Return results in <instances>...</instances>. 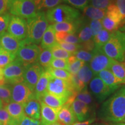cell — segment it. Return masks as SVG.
<instances>
[{"mask_svg": "<svg viewBox=\"0 0 125 125\" xmlns=\"http://www.w3.org/2000/svg\"><path fill=\"white\" fill-rule=\"evenodd\" d=\"M119 10L123 23H125V0H114L113 2ZM124 25V24H123Z\"/></svg>", "mask_w": 125, "mask_h": 125, "instance_id": "obj_47", "label": "cell"}, {"mask_svg": "<svg viewBox=\"0 0 125 125\" xmlns=\"http://www.w3.org/2000/svg\"><path fill=\"white\" fill-rule=\"evenodd\" d=\"M111 3V0H90V4L92 7L104 10H106Z\"/></svg>", "mask_w": 125, "mask_h": 125, "instance_id": "obj_45", "label": "cell"}, {"mask_svg": "<svg viewBox=\"0 0 125 125\" xmlns=\"http://www.w3.org/2000/svg\"><path fill=\"white\" fill-rule=\"evenodd\" d=\"M71 108L78 122L87 121L92 118H96V112L82 101L75 99L71 105Z\"/></svg>", "mask_w": 125, "mask_h": 125, "instance_id": "obj_15", "label": "cell"}, {"mask_svg": "<svg viewBox=\"0 0 125 125\" xmlns=\"http://www.w3.org/2000/svg\"><path fill=\"white\" fill-rule=\"evenodd\" d=\"M41 51L37 45L24 43L16 54L15 59L26 67L37 62Z\"/></svg>", "mask_w": 125, "mask_h": 125, "instance_id": "obj_7", "label": "cell"}, {"mask_svg": "<svg viewBox=\"0 0 125 125\" xmlns=\"http://www.w3.org/2000/svg\"><path fill=\"white\" fill-rule=\"evenodd\" d=\"M31 1H34V2H35V1H37V0H31Z\"/></svg>", "mask_w": 125, "mask_h": 125, "instance_id": "obj_61", "label": "cell"}, {"mask_svg": "<svg viewBox=\"0 0 125 125\" xmlns=\"http://www.w3.org/2000/svg\"><path fill=\"white\" fill-rule=\"evenodd\" d=\"M83 15L90 20H102L105 15V10L87 6L82 9Z\"/></svg>", "mask_w": 125, "mask_h": 125, "instance_id": "obj_25", "label": "cell"}, {"mask_svg": "<svg viewBox=\"0 0 125 125\" xmlns=\"http://www.w3.org/2000/svg\"><path fill=\"white\" fill-rule=\"evenodd\" d=\"M27 22L24 19L11 15L8 32L18 40H24L27 36Z\"/></svg>", "mask_w": 125, "mask_h": 125, "instance_id": "obj_12", "label": "cell"}, {"mask_svg": "<svg viewBox=\"0 0 125 125\" xmlns=\"http://www.w3.org/2000/svg\"><path fill=\"white\" fill-rule=\"evenodd\" d=\"M0 125H1V123H0Z\"/></svg>", "mask_w": 125, "mask_h": 125, "instance_id": "obj_62", "label": "cell"}, {"mask_svg": "<svg viewBox=\"0 0 125 125\" xmlns=\"http://www.w3.org/2000/svg\"><path fill=\"white\" fill-rule=\"evenodd\" d=\"M53 59H68L73 54L62 49L59 45L56 44L51 48Z\"/></svg>", "mask_w": 125, "mask_h": 125, "instance_id": "obj_37", "label": "cell"}, {"mask_svg": "<svg viewBox=\"0 0 125 125\" xmlns=\"http://www.w3.org/2000/svg\"><path fill=\"white\" fill-rule=\"evenodd\" d=\"M44 70L37 62L30 65L25 68L23 82L33 92L35 86Z\"/></svg>", "mask_w": 125, "mask_h": 125, "instance_id": "obj_13", "label": "cell"}, {"mask_svg": "<svg viewBox=\"0 0 125 125\" xmlns=\"http://www.w3.org/2000/svg\"><path fill=\"white\" fill-rule=\"evenodd\" d=\"M79 44L81 45V49L84 50V51L87 52H93L95 49V44L93 41V40L81 42Z\"/></svg>", "mask_w": 125, "mask_h": 125, "instance_id": "obj_48", "label": "cell"}, {"mask_svg": "<svg viewBox=\"0 0 125 125\" xmlns=\"http://www.w3.org/2000/svg\"><path fill=\"white\" fill-rule=\"evenodd\" d=\"M102 51L109 58L123 62L125 55V32L120 30L112 32Z\"/></svg>", "mask_w": 125, "mask_h": 125, "instance_id": "obj_3", "label": "cell"}, {"mask_svg": "<svg viewBox=\"0 0 125 125\" xmlns=\"http://www.w3.org/2000/svg\"><path fill=\"white\" fill-rule=\"evenodd\" d=\"M24 43V40H18L8 32L0 34V46L5 51L15 56Z\"/></svg>", "mask_w": 125, "mask_h": 125, "instance_id": "obj_14", "label": "cell"}, {"mask_svg": "<svg viewBox=\"0 0 125 125\" xmlns=\"http://www.w3.org/2000/svg\"><path fill=\"white\" fill-rule=\"evenodd\" d=\"M71 104L65 103V104L60 109L57 121L63 125H73L77 121L75 115L71 108Z\"/></svg>", "mask_w": 125, "mask_h": 125, "instance_id": "obj_18", "label": "cell"}, {"mask_svg": "<svg viewBox=\"0 0 125 125\" xmlns=\"http://www.w3.org/2000/svg\"><path fill=\"white\" fill-rule=\"evenodd\" d=\"M113 125H125V123L123 122H118L116 123H113Z\"/></svg>", "mask_w": 125, "mask_h": 125, "instance_id": "obj_55", "label": "cell"}, {"mask_svg": "<svg viewBox=\"0 0 125 125\" xmlns=\"http://www.w3.org/2000/svg\"><path fill=\"white\" fill-rule=\"evenodd\" d=\"M47 92L67 101L71 97L77 94L72 86L70 81H67L53 77L48 84Z\"/></svg>", "mask_w": 125, "mask_h": 125, "instance_id": "obj_6", "label": "cell"}, {"mask_svg": "<svg viewBox=\"0 0 125 125\" xmlns=\"http://www.w3.org/2000/svg\"><path fill=\"white\" fill-rule=\"evenodd\" d=\"M95 121H96V118H92L85 121L76 122L73 125H92Z\"/></svg>", "mask_w": 125, "mask_h": 125, "instance_id": "obj_52", "label": "cell"}, {"mask_svg": "<svg viewBox=\"0 0 125 125\" xmlns=\"http://www.w3.org/2000/svg\"><path fill=\"white\" fill-rule=\"evenodd\" d=\"M75 99L85 103L92 109V111L96 112L97 107L96 101L90 92L87 90V86L77 93Z\"/></svg>", "mask_w": 125, "mask_h": 125, "instance_id": "obj_24", "label": "cell"}, {"mask_svg": "<svg viewBox=\"0 0 125 125\" xmlns=\"http://www.w3.org/2000/svg\"><path fill=\"white\" fill-rule=\"evenodd\" d=\"M125 115V85L121 86L111 96L102 103L97 116L105 122H122Z\"/></svg>", "mask_w": 125, "mask_h": 125, "instance_id": "obj_1", "label": "cell"}, {"mask_svg": "<svg viewBox=\"0 0 125 125\" xmlns=\"http://www.w3.org/2000/svg\"><path fill=\"white\" fill-rule=\"evenodd\" d=\"M76 57V58L78 60L83 61L84 62H89L92 60L93 56V52H89L82 49L78 50L73 54Z\"/></svg>", "mask_w": 125, "mask_h": 125, "instance_id": "obj_41", "label": "cell"}, {"mask_svg": "<svg viewBox=\"0 0 125 125\" xmlns=\"http://www.w3.org/2000/svg\"><path fill=\"white\" fill-rule=\"evenodd\" d=\"M63 125L61 124L60 123L58 122H56L54 123H53V124H52V125Z\"/></svg>", "mask_w": 125, "mask_h": 125, "instance_id": "obj_57", "label": "cell"}, {"mask_svg": "<svg viewBox=\"0 0 125 125\" xmlns=\"http://www.w3.org/2000/svg\"><path fill=\"white\" fill-rule=\"evenodd\" d=\"M70 82H71V85L73 89H74V91L76 93H79L83 89L86 87V86H85V84L81 82V81L78 78L77 74H71Z\"/></svg>", "mask_w": 125, "mask_h": 125, "instance_id": "obj_39", "label": "cell"}, {"mask_svg": "<svg viewBox=\"0 0 125 125\" xmlns=\"http://www.w3.org/2000/svg\"><path fill=\"white\" fill-rule=\"evenodd\" d=\"M57 45H59L62 49H64L65 51L70 53L72 54H74L78 50L81 49V45L79 43L78 44H73V43H69L64 42H60L57 43Z\"/></svg>", "mask_w": 125, "mask_h": 125, "instance_id": "obj_43", "label": "cell"}, {"mask_svg": "<svg viewBox=\"0 0 125 125\" xmlns=\"http://www.w3.org/2000/svg\"><path fill=\"white\" fill-rule=\"evenodd\" d=\"M11 15L6 13L0 15V34L5 32L8 29Z\"/></svg>", "mask_w": 125, "mask_h": 125, "instance_id": "obj_44", "label": "cell"}, {"mask_svg": "<svg viewBox=\"0 0 125 125\" xmlns=\"http://www.w3.org/2000/svg\"><path fill=\"white\" fill-rule=\"evenodd\" d=\"M25 67L21 62L15 59L3 69L6 83L13 85L23 82Z\"/></svg>", "mask_w": 125, "mask_h": 125, "instance_id": "obj_9", "label": "cell"}, {"mask_svg": "<svg viewBox=\"0 0 125 125\" xmlns=\"http://www.w3.org/2000/svg\"><path fill=\"white\" fill-rule=\"evenodd\" d=\"M109 70L123 85H125V65L123 62L113 60Z\"/></svg>", "mask_w": 125, "mask_h": 125, "instance_id": "obj_28", "label": "cell"}, {"mask_svg": "<svg viewBox=\"0 0 125 125\" xmlns=\"http://www.w3.org/2000/svg\"><path fill=\"white\" fill-rule=\"evenodd\" d=\"M112 32H109L105 29H103L93 37V41L95 44L96 50L102 51L103 47L110 38Z\"/></svg>", "mask_w": 125, "mask_h": 125, "instance_id": "obj_27", "label": "cell"}, {"mask_svg": "<svg viewBox=\"0 0 125 125\" xmlns=\"http://www.w3.org/2000/svg\"><path fill=\"white\" fill-rule=\"evenodd\" d=\"M96 76L100 78L107 86L115 90H118L121 85H123V83L114 75L109 69L103 70Z\"/></svg>", "mask_w": 125, "mask_h": 125, "instance_id": "obj_20", "label": "cell"}, {"mask_svg": "<svg viewBox=\"0 0 125 125\" xmlns=\"http://www.w3.org/2000/svg\"><path fill=\"white\" fill-rule=\"evenodd\" d=\"M9 12L11 15L28 19L35 16L38 10L33 1L11 0Z\"/></svg>", "mask_w": 125, "mask_h": 125, "instance_id": "obj_5", "label": "cell"}, {"mask_svg": "<svg viewBox=\"0 0 125 125\" xmlns=\"http://www.w3.org/2000/svg\"><path fill=\"white\" fill-rule=\"evenodd\" d=\"M90 0H62V2L67 3L75 9H83L90 3Z\"/></svg>", "mask_w": 125, "mask_h": 125, "instance_id": "obj_42", "label": "cell"}, {"mask_svg": "<svg viewBox=\"0 0 125 125\" xmlns=\"http://www.w3.org/2000/svg\"><path fill=\"white\" fill-rule=\"evenodd\" d=\"M90 29L92 30L93 37L97 35L98 32L103 30V25L101 20H90L89 23Z\"/></svg>", "mask_w": 125, "mask_h": 125, "instance_id": "obj_46", "label": "cell"}, {"mask_svg": "<svg viewBox=\"0 0 125 125\" xmlns=\"http://www.w3.org/2000/svg\"><path fill=\"white\" fill-rule=\"evenodd\" d=\"M76 74L81 82L83 83L86 86L87 84L92 80L94 75L92 70L87 64L84 65Z\"/></svg>", "mask_w": 125, "mask_h": 125, "instance_id": "obj_31", "label": "cell"}, {"mask_svg": "<svg viewBox=\"0 0 125 125\" xmlns=\"http://www.w3.org/2000/svg\"><path fill=\"white\" fill-rule=\"evenodd\" d=\"M76 32L78 34L77 37L79 39V43L93 39L92 30L89 23L85 21V19H83L82 23H81L80 27H79Z\"/></svg>", "mask_w": 125, "mask_h": 125, "instance_id": "obj_26", "label": "cell"}, {"mask_svg": "<svg viewBox=\"0 0 125 125\" xmlns=\"http://www.w3.org/2000/svg\"><path fill=\"white\" fill-rule=\"evenodd\" d=\"M0 48H1V46H0Z\"/></svg>", "mask_w": 125, "mask_h": 125, "instance_id": "obj_63", "label": "cell"}, {"mask_svg": "<svg viewBox=\"0 0 125 125\" xmlns=\"http://www.w3.org/2000/svg\"><path fill=\"white\" fill-rule=\"evenodd\" d=\"M111 1H112V0H111Z\"/></svg>", "mask_w": 125, "mask_h": 125, "instance_id": "obj_64", "label": "cell"}, {"mask_svg": "<svg viewBox=\"0 0 125 125\" xmlns=\"http://www.w3.org/2000/svg\"><path fill=\"white\" fill-rule=\"evenodd\" d=\"M55 33L56 31L53 25H49L43 34L41 42V48L42 49H51L57 44Z\"/></svg>", "mask_w": 125, "mask_h": 125, "instance_id": "obj_22", "label": "cell"}, {"mask_svg": "<svg viewBox=\"0 0 125 125\" xmlns=\"http://www.w3.org/2000/svg\"><path fill=\"white\" fill-rule=\"evenodd\" d=\"M41 104V125H51L57 121L60 109H57L46 105L42 102Z\"/></svg>", "mask_w": 125, "mask_h": 125, "instance_id": "obj_16", "label": "cell"}, {"mask_svg": "<svg viewBox=\"0 0 125 125\" xmlns=\"http://www.w3.org/2000/svg\"><path fill=\"white\" fill-rule=\"evenodd\" d=\"M25 116L35 120L41 118V104L38 100L31 99L24 105Z\"/></svg>", "mask_w": 125, "mask_h": 125, "instance_id": "obj_21", "label": "cell"}, {"mask_svg": "<svg viewBox=\"0 0 125 125\" xmlns=\"http://www.w3.org/2000/svg\"><path fill=\"white\" fill-rule=\"evenodd\" d=\"M0 99L4 106L11 102V86L7 85L0 86Z\"/></svg>", "mask_w": 125, "mask_h": 125, "instance_id": "obj_35", "label": "cell"}, {"mask_svg": "<svg viewBox=\"0 0 125 125\" xmlns=\"http://www.w3.org/2000/svg\"><path fill=\"white\" fill-rule=\"evenodd\" d=\"M53 59L51 49H43L41 52L37 63H38L44 70L49 68Z\"/></svg>", "mask_w": 125, "mask_h": 125, "instance_id": "obj_29", "label": "cell"}, {"mask_svg": "<svg viewBox=\"0 0 125 125\" xmlns=\"http://www.w3.org/2000/svg\"><path fill=\"white\" fill-rule=\"evenodd\" d=\"M92 125H108L105 124V123H96V124H93Z\"/></svg>", "mask_w": 125, "mask_h": 125, "instance_id": "obj_56", "label": "cell"}, {"mask_svg": "<svg viewBox=\"0 0 125 125\" xmlns=\"http://www.w3.org/2000/svg\"><path fill=\"white\" fill-rule=\"evenodd\" d=\"M105 16L111 19L114 20V21H116L119 24H120L121 27L124 24L119 10L118 8L116 7V6L113 2L109 5L107 8L106 9Z\"/></svg>", "mask_w": 125, "mask_h": 125, "instance_id": "obj_30", "label": "cell"}, {"mask_svg": "<svg viewBox=\"0 0 125 125\" xmlns=\"http://www.w3.org/2000/svg\"><path fill=\"white\" fill-rule=\"evenodd\" d=\"M6 83L5 79L4 73H3V69L0 68V86L5 85Z\"/></svg>", "mask_w": 125, "mask_h": 125, "instance_id": "obj_53", "label": "cell"}, {"mask_svg": "<svg viewBox=\"0 0 125 125\" xmlns=\"http://www.w3.org/2000/svg\"><path fill=\"white\" fill-rule=\"evenodd\" d=\"M11 0H0V15L8 13Z\"/></svg>", "mask_w": 125, "mask_h": 125, "instance_id": "obj_49", "label": "cell"}, {"mask_svg": "<svg viewBox=\"0 0 125 125\" xmlns=\"http://www.w3.org/2000/svg\"><path fill=\"white\" fill-rule=\"evenodd\" d=\"M52 78L47 70H44L41 75L34 90V99L40 101L44 94L47 92L48 84Z\"/></svg>", "mask_w": 125, "mask_h": 125, "instance_id": "obj_17", "label": "cell"}, {"mask_svg": "<svg viewBox=\"0 0 125 125\" xmlns=\"http://www.w3.org/2000/svg\"><path fill=\"white\" fill-rule=\"evenodd\" d=\"M68 71L71 74H76L82 67L85 64V62L76 58L74 55H71L68 59Z\"/></svg>", "mask_w": 125, "mask_h": 125, "instance_id": "obj_32", "label": "cell"}, {"mask_svg": "<svg viewBox=\"0 0 125 125\" xmlns=\"http://www.w3.org/2000/svg\"><path fill=\"white\" fill-rule=\"evenodd\" d=\"M19 125H41L40 120H35L25 116Z\"/></svg>", "mask_w": 125, "mask_h": 125, "instance_id": "obj_51", "label": "cell"}, {"mask_svg": "<svg viewBox=\"0 0 125 125\" xmlns=\"http://www.w3.org/2000/svg\"><path fill=\"white\" fill-rule=\"evenodd\" d=\"M2 106H3V104H2V101H1V99H0V108H2Z\"/></svg>", "mask_w": 125, "mask_h": 125, "instance_id": "obj_58", "label": "cell"}, {"mask_svg": "<svg viewBox=\"0 0 125 125\" xmlns=\"http://www.w3.org/2000/svg\"><path fill=\"white\" fill-rule=\"evenodd\" d=\"M39 101L42 102L46 105L53 108L60 109L67 101L66 100L59 97L55 95L46 92L42 97Z\"/></svg>", "mask_w": 125, "mask_h": 125, "instance_id": "obj_23", "label": "cell"}, {"mask_svg": "<svg viewBox=\"0 0 125 125\" xmlns=\"http://www.w3.org/2000/svg\"><path fill=\"white\" fill-rule=\"evenodd\" d=\"M48 22L55 24L62 22H73L81 16L80 12L74 8L65 4L48 10L45 13Z\"/></svg>", "mask_w": 125, "mask_h": 125, "instance_id": "obj_4", "label": "cell"}, {"mask_svg": "<svg viewBox=\"0 0 125 125\" xmlns=\"http://www.w3.org/2000/svg\"><path fill=\"white\" fill-rule=\"evenodd\" d=\"M93 53V56L89 65L94 75L96 76L103 70L109 69L114 59L109 58L100 50L94 49Z\"/></svg>", "mask_w": 125, "mask_h": 125, "instance_id": "obj_10", "label": "cell"}, {"mask_svg": "<svg viewBox=\"0 0 125 125\" xmlns=\"http://www.w3.org/2000/svg\"><path fill=\"white\" fill-rule=\"evenodd\" d=\"M0 123L2 125H17L5 108H0Z\"/></svg>", "mask_w": 125, "mask_h": 125, "instance_id": "obj_40", "label": "cell"}, {"mask_svg": "<svg viewBox=\"0 0 125 125\" xmlns=\"http://www.w3.org/2000/svg\"><path fill=\"white\" fill-rule=\"evenodd\" d=\"M31 99H34V92L24 82L12 85L11 102L25 104Z\"/></svg>", "mask_w": 125, "mask_h": 125, "instance_id": "obj_11", "label": "cell"}, {"mask_svg": "<svg viewBox=\"0 0 125 125\" xmlns=\"http://www.w3.org/2000/svg\"><path fill=\"white\" fill-rule=\"evenodd\" d=\"M122 122H123V123H125V115L124 118H123V121H122Z\"/></svg>", "mask_w": 125, "mask_h": 125, "instance_id": "obj_59", "label": "cell"}, {"mask_svg": "<svg viewBox=\"0 0 125 125\" xmlns=\"http://www.w3.org/2000/svg\"><path fill=\"white\" fill-rule=\"evenodd\" d=\"M27 36L24 40L25 43L38 45L41 43L49 22L43 12H38L32 18L27 19Z\"/></svg>", "mask_w": 125, "mask_h": 125, "instance_id": "obj_2", "label": "cell"}, {"mask_svg": "<svg viewBox=\"0 0 125 125\" xmlns=\"http://www.w3.org/2000/svg\"><path fill=\"white\" fill-rule=\"evenodd\" d=\"M123 63L125 65V58H124V60H123Z\"/></svg>", "mask_w": 125, "mask_h": 125, "instance_id": "obj_60", "label": "cell"}, {"mask_svg": "<svg viewBox=\"0 0 125 125\" xmlns=\"http://www.w3.org/2000/svg\"><path fill=\"white\" fill-rule=\"evenodd\" d=\"M62 42L69 43H73V44L79 43V39L75 34H68Z\"/></svg>", "mask_w": 125, "mask_h": 125, "instance_id": "obj_50", "label": "cell"}, {"mask_svg": "<svg viewBox=\"0 0 125 125\" xmlns=\"http://www.w3.org/2000/svg\"><path fill=\"white\" fill-rule=\"evenodd\" d=\"M45 70H47L53 78H58L67 81H70L71 79V74L67 70L53 68L51 67Z\"/></svg>", "mask_w": 125, "mask_h": 125, "instance_id": "obj_34", "label": "cell"}, {"mask_svg": "<svg viewBox=\"0 0 125 125\" xmlns=\"http://www.w3.org/2000/svg\"><path fill=\"white\" fill-rule=\"evenodd\" d=\"M16 56L13 55L7 51L0 48V68H4L10 64V62L15 60Z\"/></svg>", "mask_w": 125, "mask_h": 125, "instance_id": "obj_36", "label": "cell"}, {"mask_svg": "<svg viewBox=\"0 0 125 125\" xmlns=\"http://www.w3.org/2000/svg\"><path fill=\"white\" fill-rule=\"evenodd\" d=\"M68 59H53L52 60L50 67L57 69H62L68 71Z\"/></svg>", "mask_w": 125, "mask_h": 125, "instance_id": "obj_38", "label": "cell"}, {"mask_svg": "<svg viewBox=\"0 0 125 125\" xmlns=\"http://www.w3.org/2000/svg\"><path fill=\"white\" fill-rule=\"evenodd\" d=\"M120 31L125 32V23L124 24V25L122 26V27L121 28H120Z\"/></svg>", "mask_w": 125, "mask_h": 125, "instance_id": "obj_54", "label": "cell"}, {"mask_svg": "<svg viewBox=\"0 0 125 125\" xmlns=\"http://www.w3.org/2000/svg\"><path fill=\"white\" fill-rule=\"evenodd\" d=\"M89 90L98 103H102L116 90L107 86L99 77L96 76L89 82Z\"/></svg>", "mask_w": 125, "mask_h": 125, "instance_id": "obj_8", "label": "cell"}, {"mask_svg": "<svg viewBox=\"0 0 125 125\" xmlns=\"http://www.w3.org/2000/svg\"><path fill=\"white\" fill-rule=\"evenodd\" d=\"M62 2V0H37L35 1L36 7L38 12L39 10L53 8L57 7Z\"/></svg>", "mask_w": 125, "mask_h": 125, "instance_id": "obj_33", "label": "cell"}, {"mask_svg": "<svg viewBox=\"0 0 125 125\" xmlns=\"http://www.w3.org/2000/svg\"><path fill=\"white\" fill-rule=\"evenodd\" d=\"M24 105L20 103L10 102L5 106V109L17 125H19L25 116Z\"/></svg>", "mask_w": 125, "mask_h": 125, "instance_id": "obj_19", "label": "cell"}]
</instances>
